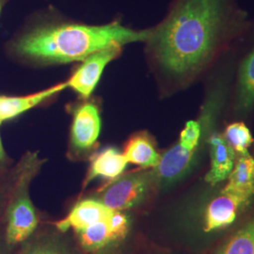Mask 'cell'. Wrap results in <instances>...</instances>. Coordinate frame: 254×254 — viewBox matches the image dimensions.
<instances>
[{
    "mask_svg": "<svg viewBox=\"0 0 254 254\" xmlns=\"http://www.w3.org/2000/svg\"><path fill=\"white\" fill-rule=\"evenodd\" d=\"M22 170V159L18 163L0 171V229L4 228L5 213L9 196Z\"/></svg>",
    "mask_w": 254,
    "mask_h": 254,
    "instance_id": "cell-20",
    "label": "cell"
},
{
    "mask_svg": "<svg viewBox=\"0 0 254 254\" xmlns=\"http://www.w3.org/2000/svg\"><path fill=\"white\" fill-rule=\"evenodd\" d=\"M199 156L184 150L177 142L161 153L160 161L154 168L159 192L171 189L194 170Z\"/></svg>",
    "mask_w": 254,
    "mask_h": 254,
    "instance_id": "cell-9",
    "label": "cell"
},
{
    "mask_svg": "<svg viewBox=\"0 0 254 254\" xmlns=\"http://www.w3.org/2000/svg\"><path fill=\"white\" fill-rule=\"evenodd\" d=\"M66 88H68L67 82H63L44 91L23 96L0 95V124L16 118L19 115L34 109Z\"/></svg>",
    "mask_w": 254,
    "mask_h": 254,
    "instance_id": "cell-15",
    "label": "cell"
},
{
    "mask_svg": "<svg viewBox=\"0 0 254 254\" xmlns=\"http://www.w3.org/2000/svg\"><path fill=\"white\" fill-rule=\"evenodd\" d=\"M113 210L108 208L94 198L86 196L80 197L70 209L69 213L62 219L51 222L56 229L63 233L69 231H78L84 229L92 223L105 220L109 218Z\"/></svg>",
    "mask_w": 254,
    "mask_h": 254,
    "instance_id": "cell-11",
    "label": "cell"
},
{
    "mask_svg": "<svg viewBox=\"0 0 254 254\" xmlns=\"http://www.w3.org/2000/svg\"><path fill=\"white\" fill-rule=\"evenodd\" d=\"M251 201V199L220 191V194L210 201L204 211L203 231L211 233L230 226Z\"/></svg>",
    "mask_w": 254,
    "mask_h": 254,
    "instance_id": "cell-10",
    "label": "cell"
},
{
    "mask_svg": "<svg viewBox=\"0 0 254 254\" xmlns=\"http://www.w3.org/2000/svg\"><path fill=\"white\" fill-rule=\"evenodd\" d=\"M235 50V69L226 116L247 121L254 114V19Z\"/></svg>",
    "mask_w": 254,
    "mask_h": 254,
    "instance_id": "cell-5",
    "label": "cell"
},
{
    "mask_svg": "<svg viewBox=\"0 0 254 254\" xmlns=\"http://www.w3.org/2000/svg\"><path fill=\"white\" fill-rule=\"evenodd\" d=\"M21 159L22 170L9 196L4 222L6 239L13 247L26 241L40 226V217L30 198L29 189L46 162L37 152H27Z\"/></svg>",
    "mask_w": 254,
    "mask_h": 254,
    "instance_id": "cell-3",
    "label": "cell"
},
{
    "mask_svg": "<svg viewBox=\"0 0 254 254\" xmlns=\"http://www.w3.org/2000/svg\"><path fill=\"white\" fill-rule=\"evenodd\" d=\"M73 234L77 244L87 254H93L114 241L107 219L92 223Z\"/></svg>",
    "mask_w": 254,
    "mask_h": 254,
    "instance_id": "cell-17",
    "label": "cell"
},
{
    "mask_svg": "<svg viewBox=\"0 0 254 254\" xmlns=\"http://www.w3.org/2000/svg\"><path fill=\"white\" fill-rule=\"evenodd\" d=\"M107 221L114 241L126 239L132 232L133 218L130 212L112 211Z\"/></svg>",
    "mask_w": 254,
    "mask_h": 254,
    "instance_id": "cell-21",
    "label": "cell"
},
{
    "mask_svg": "<svg viewBox=\"0 0 254 254\" xmlns=\"http://www.w3.org/2000/svg\"></svg>",
    "mask_w": 254,
    "mask_h": 254,
    "instance_id": "cell-26",
    "label": "cell"
},
{
    "mask_svg": "<svg viewBox=\"0 0 254 254\" xmlns=\"http://www.w3.org/2000/svg\"><path fill=\"white\" fill-rule=\"evenodd\" d=\"M222 135L236 154L248 152L249 148L254 144V136L244 121H232L224 128Z\"/></svg>",
    "mask_w": 254,
    "mask_h": 254,
    "instance_id": "cell-19",
    "label": "cell"
},
{
    "mask_svg": "<svg viewBox=\"0 0 254 254\" xmlns=\"http://www.w3.org/2000/svg\"><path fill=\"white\" fill-rule=\"evenodd\" d=\"M10 166H11V160L9 159L8 154H7L4 147H3L1 136H0V171L1 170H5V169L9 168Z\"/></svg>",
    "mask_w": 254,
    "mask_h": 254,
    "instance_id": "cell-24",
    "label": "cell"
},
{
    "mask_svg": "<svg viewBox=\"0 0 254 254\" xmlns=\"http://www.w3.org/2000/svg\"><path fill=\"white\" fill-rule=\"evenodd\" d=\"M17 247L9 245L6 239L4 228L0 229V254H15Z\"/></svg>",
    "mask_w": 254,
    "mask_h": 254,
    "instance_id": "cell-23",
    "label": "cell"
},
{
    "mask_svg": "<svg viewBox=\"0 0 254 254\" xmlns=\"http://www.w3.org/2000/svg\"><path fill=\"white\" fill-rule=\"evenodd\" d=\"M89 161L90 166L82 184V192L96 178H104L107 183L117 179L126 172L128 164L124 154L111 146L94 152Z\"/></svg>",
    "mask_w": 254,
    "mask_h": 254,
    "instance_id": "cell-13",
    "label": "cell"
},
{
    "mask_svg": "<svg viewBox=\"0 0 254 254\" xmlns=\"http://www.w3.org/2000/svg\"><path fill=\"white\" fill-rule=\"evenodd\" d=\"M221 192L231 193L246 199L254 196V158L248 152L236 154V161Z\"/></svg>",
    "mask_w": 254,
    "mask_h": 254,
    "instance_id": "cell-16",
    "label": "cell"
},
{
    "mask_svg": "<svg viewBox=\"0 0 254 254\" xmlns=\"http://www.w3.org/2000/svg\"><path fill=\"white\" fill-rule=\"evenodd\" d=\"M123 154L128 163L140 169H154L161 157L154 136L148 131H137L128 137Z\"/></svg>",
    "mask_w": 254,
    "mask_h": 254,
    "instance_id": "cell-14",
    "label": "cell"
},
{
    "mask_svg": "<svg viewBox=\"0 0 254 254\" xmlns=\"http://www.w3.org/2000/svg\"><path fill=\"white\" fill-rule=\"evenodd\" d=\"M15 254H87L77 244L71 231L63 233L45 222L26 241L17 246Z\"/></svg>",
    "mask_w": 254,
    "mask_h": 254,
    "instance_id": "cell-8",
    "label": "cell"
},
{
    "mask_svg": "<svg viewBox=\"0 0 254 254\" xmlns=\"http://www.w3.org/2000/svg\"><path fill=\"white\" fill-rule=\"evenodd\" d=\"M159 193L154 169H136L123 173L88 194L113 211L132 212L139 209Z\"/></svg>",
    "mask_w": 254,
    "mask_h": 254,
    "instance_id": "cell-4",
    "label": "cell"
},
{
    "mask_svg": "<svg viewBox=\"0 0 254 254\" xmlns=\"http://www.w3.org/2000/svg\"><path fill=\"white\" fill-rule=\"evenodd\" d=\"M1 9H2V3H1V1H0V11H1Z\"/></svg>",
    "mask_w": 254,
    "mask_h": 254,
    "instance_id": "cell-25",
    "label": "cell"
},
{
    "mask_svg": "<svg viewBox=\"0 0 254 254\" xmlns=\"http://www.w3.org/2000/svg\"><path fill=\"white\" fill-rule=\"evenodd\" d=\"M237 0H173L146 53L163 94L185 90L234 48L250 24Z\"/></svg>",
    "mask_w": 254,
    "mask_h": 254,
    "instance_id": "cell-1",
    "label": "cell"
},
{
    "mask_svg": "<svg viewBox=\"0 0 254 254\" xmlns=\"http://www.w3.org/2000/svg\"><path fill=\"white\" fill-rule=\"evenodd\" d=\"M207 146L210 168L204 176V180L210 186L214 187L227 180L234 168L236 154L222 133L218 130L214 131L209 136Z\"/></svg>",
    "mask_w": 254,
    "mask_h": 254,
    "instance_id": "cell-12",
    "label": "cell"
},
{
    "mask_svg": "<svg viewBox=\"0 0 254 254\" xmlns=\"http://www.w3.org/2000/svg\"><path fill=\"white\" fill-rule=\"evenodd\" d=\"M71 127L67 156L72 161L89 160L96 152L102 119L100 105L94 99H81L70 106Z\"/></svg>",
    "mask_w": 254,
    "mask_h": 254,
    "instance_id": "cell-6",
    "label": "cell"
},
{
    "mask_svg": "<svg viewBox=\"0 0 254 254\" xmlns=\"http://www.w3.org/2000/svg\"><path fill=\"white\" fill-rule=\"evenodd\" d=\"M133 232V231H132ZM132 232L126 239L121 241H113L109 245L100 249L91 254H134L135 247L133 245Z\"/></svg>",
    "mask_w": 254,
    "mask_h": 254,
    "instance_id": "cell-22",
    "label": "cell"
},
{
    "mask_svg": "<svg viewBox=\"0 0 254 254\" xmlns=\"http://www.w3.org/2000/svg\"><path fill=\"white\" fill-rule=\"evenodd\" d=\"M214 254H254V218L231 236Z\"/></svg>",
    "mask_w": 254,
    "mask_h": 254,
    "instance_id": "cell-18",
    "label": "cell"
},
{
    "mask_svg": "<svg viewBox=\"0 0 254 254\" xmlns=\"http://www.w3.org/2000/svg\"><path fill=\"white\" fill-rule=\"evenodd\" d=\"M123 46L114 44L97 50L83 59L67 80L68 88L75 91L81 99L91 98L106 66L117 59L123 52Z\"/></svg>",
    "mask_w": 254,
    "mask_h": 254,
    "instance_id": "cell-7",
    "label": "cell"
},
{
    "mask_svg": "<svg viewBox=\"0 0 254 254\" xmlns=\"http://www.w3.org/2000/svg\"><path fill=\"white\" fill-rule=\"evenodd\" d=\"M150 28L136 30L115 21L103 26L62 23L33 27L12 43V52L36 64H69L118 44L126 46L149 39Z\"/></svg>",
    "mask_w": 254,
    "mask_h": 254,
    "instance_id": "cell-2",
    "label": "cell"
}]
</instances>
